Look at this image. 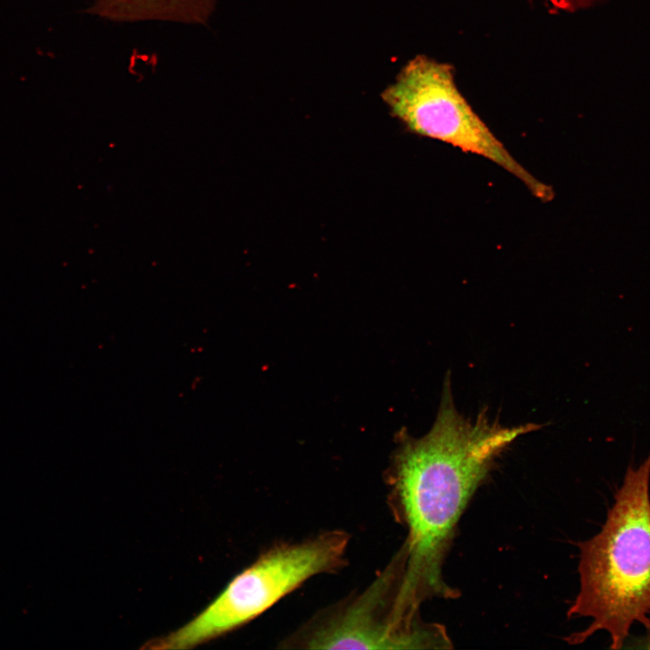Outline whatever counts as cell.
<instances>
[{
	"label": "cell",
	"instance_id": "6da1fadb",
	"mask_svg": "<svg viewBox=\"0 0 650 650\" xmlns=\"http://www.w3.org/2000/svg\"><path fill=\"white\" fill-rule=\"evenodd\" d=\"M432 429L404 438L388 469L390 506L407 530L404 582L421 601L453 597L441 565L454 528L496 458L535 425L504 427L484 414L471 421L456 410L449 389Z\"/></svg>",
	"mask_w": 650,
	"mask_h": 650
},
{
	"label": "cell",
	"instance_id": "7a4b0ae2",
	"mask_svg": "<svg viewBox=\"0 0 650 650\" xmlns=\"http://www.w3.org/2000/svg\"><path fill=\"white\" fill-rule=\"evenodd\" d=\"M650 453L628 466L600 531L578 543L580 591L569 618H590V626L569 636L580 644L598 631L619 649L633 624L650 630Z\"/></svg>",
	"mask_w": 650,
	"mask_h": 650
},
{
	"label": "cell",
	"instance_id": "3957f363",
	"mask_svg": "<svg viewBox=\"0 0 650 650\" xmlns=\"http://www.w3.org/2000/svg\"><path fill=\"white\" fill-rule=\"evenodd\" d=\"M348 543L346 532L331 530L270 548L194 618L153 640L150 647L190 648L245 625L310 578L339 570L346 563Z\"/></svg>",
	"mask_w": 650,
	"mask_h": 650
},
{
	"label": "cell",
	"instance_id": "277c9868",
	"mask_svg": "<svg viewBox=\"0 0 650 650\" xmlns=\"http://www.w3.org/2000/svg\"><path fill=\"white\" fill-rule=\"evenodd\" d=\"M382 98L392 116L411 133L490 161L543 202L554 198L552 188L520 164L474 111L458 88L450 64L418 56L404 67Z\"/></svg>",
	"mask_w": 650,
	"mask_h": 650
},
{
	"label": "cell",
	"instance_id": "5b68a950",
	"mask_svg": "<svg viewBox=\"0 0 650 650\" xmlns=\"http://www.w3.org/2000/svg\"><path fill=\"white\" fill-rule=\"evenodd\" d=\"M402 551L362 592L330 607L283 642L308 649L447 648L440 625L421 620L401 596Z\"/></svg>",
	"mask_w": 650,
	"mask_h": 650
},
{
	"label": "cell",
	"instance_id": "8992f818",
	"mask_svg": "<svg viewBox=\"0 0 650 650\" xmlns=\"http://www.w3.org/2000/svg\"><path fill=\"white\" fill-rule=\"evenodd\" d=\"M216 0H92L88 13L112 22L206 24Z\"/></svg>",
	"mask_w": 650,
	"mask_h": 650
}]
</instances>
